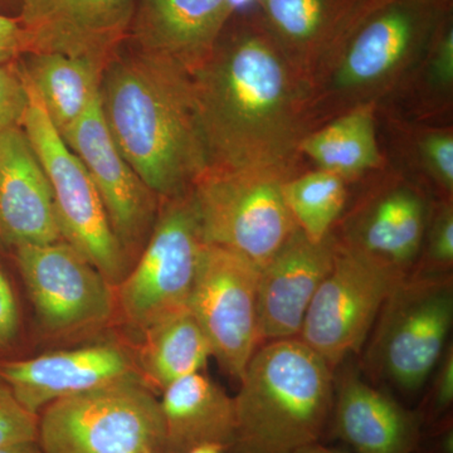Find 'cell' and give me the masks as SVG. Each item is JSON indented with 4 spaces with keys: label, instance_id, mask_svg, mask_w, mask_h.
<instances>
[{
    "label": "cell",
    "instance_id": "obj_36",
    "mask_svg": "<svg viewBox=\"0 0 453 453\" xmlns=\"http://www.w3.org/2000/svg\"><path fill=\"white\" fill-rule=\"evenodd\" d=\"M25 3L26 0H0V14L5 17L17 18Z\"/></svg>",
    "mask_w": 453,
    "mask_h": 453
},
{
    "label": "cell",
    "instance_id": "obj_4",
    "mask_svg": "<svg viewBox=\"0 0 453 453\" xmlns=\"http://www.w3.org/2000/svg\"><path fill=\"white\" fill-rule=\"evenodd\" d=\"M335 371L300 339L253 353L234 396L231 453H292L319 442L330 423Z\"/></svg>",
    "mask_w": 453,
    "mask_h": 453
},
{
    "label": "cell",
    "instance_id": "obj_14",
    "mask_svg": "<svg viewBox=\"0 0 453 453\" xmlns=\"http://www.w3.org/2000/svg\"><path fill=\"white\" fill-rule=\"evenodd\" d=\"M62 139L88 169L113 234L133 262L150 237L162 201L119 151L98 95Z\"/></svg>",
    "mask_w": 453,
    "mask_h": 453
},
{
    "label": "cell",
    "instance_id": "obj_12",
    "mask_svg": "<svg viewBox=\"0 0 453 453\" xmlns=\"http://www.w3.org/2000/svg\"><path fill=\"white\" fill-rule=\"evenodd\" d=\"M259 268L250 259L204 243L189 311L222 371L240 381L258 342Z\"/></svg>",
    "mask_w": 453,
    "mask_h": 453
},
{
    "label": "cell",
    "instance_id": "obj_21",
    "mask_svg": "<svg viewBox=\"0 0 453 453\" xmlns=\"http://www.w3.org/2000/svg\"><path fill=\"white\" fill-rule=\"evenodd\" d=\"M262 23L309 88L363 0H253Z\"/></svg>",
    "mask_w": 453,
    "mask_h": 453
},
{
    "label": "cell",
    "instance_id": "obj_34",
    "mask_svg": "<svg viewBox=\"0 0 453 453\" xmlns=\"http://www.w3.org/2000/svg\"><path fill=\"white\" fill-rule=\"evenodd\" d=\"M25 55L23 33L17 18L0 14V64H14Z\"/></svg>",
    "mask_w": 453,
    "mask_h": 453
},
{
    "label": "cell",
    "instance_id": "obj_18",
    "mask_svg": "<svg viewBox=\"0 0 453 453\" xmlns=\"http://www.w3.org/2000/svg\"><path fill=\"white\" fill-rule=\"evenodd\" d=\"M335 242L330 234L310 242L300 228L259 270L258 342L299 338L303 318L319 286L332 271Z\"/></svg>",
    "mask_w": 453,
    "mask_h": 453
},
{
    "label": "cell",
    "instance_id": "obj_9",
    "mask_svg": "<svg viewBox=\"0 0 453 453\" xmlns=\"http://www.w3.org/2000/svg\"><path fill=\"white\" fill-rule=\"evenodd\" d=\"M204 246L192 190L163 199L150 237L115 288L116 312L140 334L189 310Z\"/></svg>",
    "mask_w": 453,
    "mask_h": 453
},
{
    "label": "cell",
    "instance_id": "obj_5",
    "mask_svg": "<svg viewBox=\"0 0 453 453\" xmlns=\"http://www.w3.org/2000/svg\"><path fill=\"white\" fill-rule=\"evenodd\" d=\"M452 324L453 275L396 282L365 345L366 374L404 395L419 392L449 347Z\"/></svg>",
    "mask_w": 453,
    "mask_h": 453
},
{
    "label": "cell",
    "instance_id": "obj_33",
    "mask_svg": "<svg viewBox=\"0 0 453 453\" xmlns=\"http://www.w3.org/2000/svg\"><path fill=\"white\" fill-rule=\"evenodd\" d=\"M19 327L17 301L7 277L0 271V348L13 342Z\"/></svg>",
    "mask_w": 453,
    "mask_h": 453
},
{
    "label": "cell",
    "instance_id": "obj_3",
    "mask_svg": "<svg viewBox=\"0 0 453 453\" xmlns=\"http://www.w3.org/2000/svg\"><path fill=\"white\" fill-rule=\"evenodd\" d=\"M453 0H363L305 101L308 134L357 107L389 104L438 33Z\"/></svg>",
    "mask_w": 453,
    "mask_h": 453
},
{
    "label": "cell",
    "instance_id": "obj_39",
    "mask_svg": "<svg viewBox=\"0 0 453 453\" xmlns=\"http://www.w3.org/2000/svg\"><path fill=\"white\" fill-rule=\"evenodd\" d=\"M225 449H220L219 446H199L196 447V449H190L188 453H225Z\"/></svg>",
    "mask_w": 453,
    "mask_h": 453
},
{
    "label": "cell",
    "instance_id": "obj_26",
    "mask_svg": "<svg viewBox=\"0 0 453 453\" xmlns=\"http://www.w3.org/2000/svg\"><path fill=\"white\" fill-rule=\"evenodd\" d=\"M142 336L136 365L153 390L163 392L174 381L201 372L211 357L210 342L189 310L154 325Z\"/></svg>",
    "mask_w": 453,
    "mask_h": 453
},
{
    "label": "cell",
    "instance_id": "obj_7",
    "mask_svg": "<svg viewBox=\"0 0 453 453\" xmlns=\"http://www.w3.org/2000/svg\"><path fill=\"white\" fill-rule=\"evenodd\" d=\"M42 453H163L162 410L142 378L65 396L38 414Z\"/></svg>",
    "mask_w": 453,
    "mask_h": 453
},
{
    "label": "cell",
    "instance_id": "obj_32",
    "mask_svg": "<svg viewBox=\"0 0 453 453\" xmlns=\"http://www.w3.org/2000/svg\"><path fill=\"white\" fill-rule=\"evenodd\" d=\"M432 374H434V381L429 388L427 399L418 412L423 427L432 425L451 413L453 404V347L451 342Z\"/></svg>",
    "mask_w": 453,
    "mask_h": 453
},
{
    "label": "cell",
    "instance_id": "obj_16",
    "mask_svg": "<svg viewBox=\"0 0 453 453\" xmlns=\"http://www.w3.org/2000/svg\"><path fill=\"white\" fill-rule=\"evenodd\" d=\"M130 378H142L135 354L118 342L53 351L0 365V380L27 411Z\"/></svg>",
    "mask_w": 453,
    "mask_h": 453
},
{
    "label": "cell",
    "instance_id": "obj_10",
    "mask_svg": "<svg viewBox=\"0 0 453 453\" xmlns=\"http://www.w3.org/2000/svg\"><path fill=\"white\" fill-rule=\"evenodd\" d=\"M27 86L31 101L22 129L50 179L62 240L116 288L129 273L131 259L113 234L88 169L65 145L40 98L28 83Z\"/></svg>",
    "mask_w": 453,
    "mask_h": 453
},
{
    "label": "cell",
    "instance_id": "obj_25",
    "mask_svg": "<svg viewBox=\"0 0 453 453\" xmlns=\"http://www.w3.org/2000/svg\"><path fill=\"white\" fill-rule=\"evenodd\" d=\"M392 145L393 165L423 181L438 201H453L452 124L408 120L377 109Z\"/></svg>",
    "mask_w": 453,
    "mask_h": 453
},
{
    "label": "cell",
    "instance_id": "obj_2",
    "mask_svg": "<svg viewBox=\"0 0 453 453\" xmlns=\"http://www.w3.org/2000/svg\"><path fill=\"white\" fill-rule=\"evenodd\" d=\"M98 97L113 142L160 201L189 193L210 166L192 74L124 44L104 68Z\"/></svg>",
    "mask_w": 453,
    "mask_h": 453
},
{
    "label": "cell",
    "instance_id": "obj_28",
    "mask_svg": "<svg viewBox=\"0 0 453 453\" xmlns=\"http://www.w3.org/2000/svg\"><path fill=\"white\" fill-rule=\"evenodd\" d=\"M282 195L300 231L310 242L321 243L344 213L350 186L332 172L315 169L286 180Z\"/></svg>",
    "mask_w": 453,
    "mask_h": 453
},
{
    "label": "cell",
    "instance_id": "obj_13",
    "mask_svg": "<svg viewBox=\"0 0 453 453\" xmlns=\"http://www.w3.org/2000/svg\"><path fill=\"white\" fill-rule=\"evenodd\" d=\"M396 282L380 267L335 242L332 271L315 292L297 339L336 372L351 354L365 348Z\"/></svg>",
    "mask_w": 453,
    "mask_h": 453
},
{
    "label": "cell",
    "instance_id": "obj_20",
    "mask_svg": "<svg viewBox=\"0 0 453 453\" xmlns=\"http://www.w3.org/2000/svg\"><path fill=\"white\" fill-rule=\"evenodd\" d=\"M330 423L354 453H417L423 432L418 412L348 366L334 383Z\"/></svg>",
    "mask_w": 453,
    "mask_h": 453
},
{
    "label": "cell",
    "instance_id": "obj_30",
    "mask_svg": "<svg viewBox=\"0 0 453 453\" xmlns=\"http://www.w3.org/2000/svg\"><path fill=\"white\" fill-rule=\"evenodd\" d=\"M29 89L19 64H0V131L22 127L29 106Z\"/></svg>",
    "mask_w": 453,
    "mask_h": 453
},
{
    "label": "cell",
    "instance_id": "obj_22",
    "mask_svg": "<svg viewBox=\"0 0 453 453\" xmlns=\"http://www.w3.org/2000/svg\"><path fill=\"white\" fill-rule=\"evenodd\" d=\"M164 423L163 453H188L219 446L228 452L235 437L234 396L196 372L170 384L159 401Z\"/></svg>",
    "mask_w": 453,
    "mask_h": 453
},
{
    "label": "cell",
    "instance_id": "obj_19",
    "mask_svg": "<svg viewBox=\"0 0 453 453\" xmlns=\"http://www.w3.org/2000/svg\"><path fill=\"white\" fill-rule=\"evenodd\" d=\"M61 240L52 187L28 136L22 127L0 131V243Z\"/></svg>",
    "mask_w": 453,
    "mask_h": 453
},
{
    "label": "cell",
    "instance_id": "obj_11",
    "mask_svg": "<svg viewBox=\"0 0 453 453\" xmlns=\"http://www.w3.org/2000/svg\"><path fill=\"white\" fill-rule=\"evenodd\" d=\"M20 276L41 329L53 338L95 332L116 312L115 288L61 240L17 247Z\"/></svg>",
    "mask_w": 453,
    "mask_h": 453
},
{
    "label": "cell",
    "instance_id": "obj_24",
    "mask_svg": "<svg viewBox=\"0 0 453 453\" xmlns=\"http://www.w3.org/2000/svg\"><path fill=\"white\" fill-rule=\"evenodd\" d=\"M18 64L61 136L81 119L98 95L104 68L86 59L28 53Z\"/></svg>",
    "mask_w": 453,
    "mask_h": 453
},
{
    "label": "cell",
    "instance_id": "obj_8",
    "mask_svg": "<svg viewBox=\"0 0 453 453\" xmlns=\"http://www.w3.org/2000/svg\"><path fill=\"white\" fill-rule=\"evenodd\" d=\"M292 177L279 170H205L192 189L204 243L266 266L299 229L282 195Z\"/></svg>",
    "mask_w": 453,
    "mask_h": 453
},
{
    "label": "cell",
    "instance_id": "obj_29",
    "mask_svg": "<svg viewBox=\"0 0 453 453\" xmlns=\"http://www.w3.org/2000/svg\"><path fill=\"white\" fill-rule=\"evenodd\" d=\"M453 267V201H437L419 255L410 277H445Z\"/></svg>",
    "mask_w": 453,
    "mask_h": 453
},
{
    "label": "cell",
    "instance_id": "obj_23",
    "mask_svg": "<svg viewBox=\"0 0 453 453\" xmlns=\"http://www.w3.org/2000/svg\"><path fill=\"white\" fill-rule=\"evenodd\" d=\"M300 154L349 186L386 168L388 159L378 138L377 106L357 107L310 131L301 140Z\"/></svg>",
    "mask_w": 453,
    "mask_h": 453
},
{
    "label": "cell",
    "instance_id": "obj_1",
    "mask_svg": "<svg viewBox=\"0 0 453 453\" xmlns=\"http://www.w3.org/2000/svg\"><path fill=\"white\" fill-rule=\"evenodd\" d=\"M192 79L208 168L300 174L308 88L256 9L234 14Z\"/></svg>",
    "mask_w": 453,
    "mask_h": 453
},
{
    "label": "cell",
    "instance_id": "obj_37",
    "mask_svg": "<svg viewBox=\"0 0 453 453\" xmlns=\"http://www.w3.org/2000/svg\"><path fill=\"white\" fill-rule=\"evenodd\" d=\"M0 453H42V451L37 441H32V442H22L17 443V445L2 447Z\"/></svg>",
    "mask_w": 453,
    "mask_h": 453
},
{
    "label": "cell",
    "instance_id": "obj_27",
    "mask_svg": "<svg viewBox=\"0 0 453 453\" xmlns=\"http://www.w3.org/2000/svg\"><path fill=\"white\" fill-rule=\"evenodd\" d=\"M453 104V18L447 20L427 55L403 88L387 105L378 110L408 120L443 122L452 113Z\"/></svg>",
    "mask_w": 453,
    "mask_h": 453
},
{
    "label": "cell",
    "instance_id": "obj_31",
    "mask_svg": "<svg viewBox=\"0 0 453 453\" xmlns=\"http://www.w3.org/2000/svg\"><path fill=\"white\" fill-rule=\"evenodd\" d=\"M38 440V414L27 411L5 384H0V449Z\"/></svg>",
    "mask_w": 453,
    "mask_h": 453
},
{
    "label": "cell",
    "instance_id": "obj_17",
    "mask_svg": "<svg viewBox=\"0 0 453 453\" xmlns=\"http://www.w3.org/2000/svg\"><path fill=\"white\" fill-rule=\"evenodd\" d=\"M249 0H136L127 46L162 57L192 74L210 59ZM253 2V0H251Z\"/></svg>",
    "mask_w": 453,
    "mask_h": 453
},
{
    "label": "cell",
    "instance_id": "obj_6",
    "mask_svg": "<svg viewBox=\"0 0 453 453\" xmlns=\"http://www.w3.org/2000/svg\"><path fill=\"white\" fill-rule=\"evenodd\" d=\"M354 186L359 192L334 226V241L398 281L407 279L421 255L436 196L389 162Z\"/></svg>",
    "mask_w": 453,
    "mask_h": 453
},
{
    "label": "cell",
    "instance_id": "obj_38",
    "mask_svg": "<svg viewBox=\"0 0 453 453\" xmlns=\"http://www.w3.org/2000/svg\"><path fill=\"white\" fill-rule=\"evenodd\" d=\"M292 453H349L344 451V449H334V447L321 445L320 442L311 443V445H308L305 447H301V449H296Z\"/></svg>",
    "mask_w": 453,
    "mask_h": 453
},
{
    "label": "cell",
    "instance_id": "obj_35",
    "mask_svg": "<svg viewBox=\"0 0 453 453\" xmlns=\"http://www.w3.org/2000/svg\"><path fill=\"white\" fill-rule=\"evenodd\" d=\"M429 426L431 434L425 436L422 432L417 453H453L452 414L449 413Z\"/></svg>",
    "mask_w": 453,
    "mask_h": 453
},
{
    "label": "cell",
    "instance_id": "obj_15",
    "mask_svg": "<svg viewBox=\"0 0 453 453\" xmlns=\"http://www.w3.org/2000/svg\"><path fill=\"white\" fill-rule=\"evenodd\" d=\"M136 0H26L25 55L58 53L105 68L129 37Z\"/></svg>",
    "mask_w": 453,
    "mask_h": 453
}]
</instances>
